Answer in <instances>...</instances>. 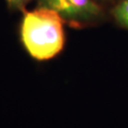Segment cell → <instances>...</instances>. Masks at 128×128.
I'll list each match as a JSON object with an SVG mask.
<instances>
[{"label": "cell", "mask_w": 128, "mask_h": 128, "mask_svg": "<svg viewBox=\"0 0 128 128\" xmlns=\"http://www.w3.org/2000/svg\"><path fill=\"white\" fill-rule=\"evenodd\" d=\"M38 7L57 12L64 23L86 27L104 19V12L96 0H37Z\"/></svg>", "instance_id": "7a4b0ae2"}, {"label": "cell", "mask_w": 128, "mask_h": 128, "mask_svg": "<svg viewBox=\"0 0 128 128\" xmlns=\"http://www.w3.org/2000/svg\"><path fill=\"white\" fill-rule=\"evenodd\" d=\"M115 21L120 27L128 30V0H120L112 10Z\"/></svg>", "instance_id": "3957f363"}, {"label": "cell", "mask_w": 128, "mask_h": 128, "mask_svg": "<svg viewBox=\"0 0 128 128\" xmlns=\"http://www.w3.org/2000/svg\"><path fill=\"white\" fill-rule=\"evenodd\" d=\"M30 1L32 0H6L10 9L20 12L26 10V7Z\"/></svg>", "instance_id": "277c9868"}, {"label": "cell", "mask_w": 128, "mask_h": 128, "mask_svg": "<svg viewBox=\"0 0 128 128\" xmlns=\"http://www.w3.org/2000/svg\"><path fill=\"white\" fill-rule=\"evenodd\" d=\"M96 1H101V2H112L114 0H96Z\"/></svg>", "instance_id": "5b68a950"}, {"label": "cell", "mask_w": 128, "mask_h": 128, "mask_svg": "<svg viewBox=\"0 0 128 128\" xmlns=\"http://www.w3.org/2000/svg\"><path fill=\"white\" fill-rule=\"evenodd\" d=\"M23 12L21 40L28 54L38 61L50 60L59 54L64 45V21L61 15L42 7Z\"/></svg>", "instance_id": "6da1fadb"}]
</instances>
